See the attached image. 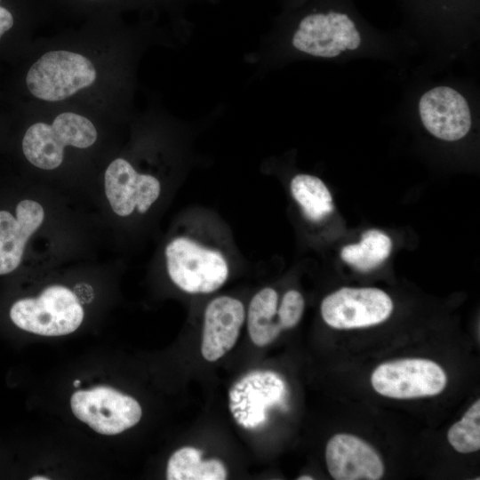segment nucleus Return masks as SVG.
<instances>
[{
    "mask_svg": "<svg viewBox=\"0 0 480 480\" xmlns=\"http://www.w3.org/2000/svg\"><path fill=\"white\" fill-rule=\"evenodd\" d=\"M164 254L171 280L185 292H213L228 277V262L223 252L194 237L173 238Z\"/></svg>",
    "mask_w": 480,
    "mask_h": 480,
    "instance_id": "nucleus-1",
    "label": "nucleus"
},
{
    "mask_svg": "<svg viewBox=\"0 0 480 480\" xmlns=\"http://www.w3.org/2000/svg\"><path fill=\"white\" fill-rule=\"evenodd\" d=\"M10 317L19 328L44 336L65 335L76 331L84 318L76 296L61 285L49 286L36 299L17 300Z\"/></svg>",
    "mask_w": 480,
    "mask_h": 480,
    "instance_id": "nucleus-2",
    "label": "nucleus"
},
{
    "mask_svg": "<svg viewBox=\"0 0 480 480\" xmlns=\"http://www.w3.org/2000/svg\"><path fill=\"white\" fill-rule=\"evenodd\" d=\"M96 79V70L86 57L68 51L44 53L29 68L26 83L36 98L47 101L63 100Z\"/></svg>",
    "mask_w": 480,
    "mask_h": 480,
    "instance_id": "nucleus-3",
    "label": "nucleus"
},
{
    "mask_svg": "<svg viewBox=\"0 0 480 480\" xmlns=\"http://www.w3.org/2000/svg\"><path fill=\"white\" fill-rule=\"evenodd\" d=\"M286 384L277 372L255 370L239 378L228 391V407L235 421L245 429L261 428L268 412L285 405Z\"/></svg>",
    "mask_w": 480,
    "mask_h": 480,
    "instance_id": "nucleus-4",
    "label": "nucleus"
},
{
    "mask_svg": "<svg viewBox=\"0 0 480 480\" xmlns=\"http://www.w3.org/2000/svg\"><path fill=\"white\" fill-rule=\"evenodd\" d=\"M374 390L387 397L412 399L441 393L447 377L436 362L404 358L380 364L371 377Z\"/></svg>",
    "mask_w": 480,
    "mask_h": 480,
    "instance_id": "nucleus-5",
    "label": "nucleus"
},
{
    "mask_svg": "<svg viewBox=\"0 0 480 480\" xmlns=\"http://www.w3.org/2000/svg\"><path fill=\"white\" fill-rule=\"evenodd\" d=\"M70 404L80 420L104 435L119 434L133 427L142 414L134 398L104 386L75 392Z\"/></svg>",
    "mask_w": 480,
    "mask_h": 480,
    "instance_id": "nucleus-6",
    "label": "nucleus"
},
{
    "mask_svg": "<svg viewBox=\"0 0 480 480\" xmlns=\"http://www.w3.org/2000/svg\"><path fill=\"white\" fill-rule=\"evenodd\" d=\"M392 311L391 298L384 291L371 287H343L321 303L324 321L335 329L373 326L387 320Z\"/></svg>",
    "mask_w": 480,
    "mask_h": 480,
    "instance_id": "nucleus-7",
    "label": "nucleus"
},
{
    "mask_svg": "<svg viewBox=\"0 0 480 480\" xmlns=\"http://www.w3.org/2000/svg\"><path fill=\"white\" fill-rule=\"evenodd\" d=\"M105 191L113 211L125 217L135 209L146 212L159 197L161 185L156 177L139 173L129 162L117 158L106 170Z\"/></svg>",
    "mask_w": 480,
    "mask_h": 480,
    "instance_id": "nucleus-8",
    "label": "nucleus"
},
{
    "mask_svg": "<svg viewBox=\"0 0 480 480\" xmlns=\"http://www.w3.org/2000/svg\"><path fill=\"white\" fill-rule=\"evenodd\" d=\"M424 127L435 137L453 141L462 139L471 126V114L465 98L447 86L425 92L419 102Z\"/></svg>",
    "mask_w": 480,
    "mask_h": 480,
    "instance_id": "nucleus-9",
    "label": "nucleus"
},
{
    "mask_svg": "<svg viewBox=\"0 0 480 480\" xmlns=\"http://www.w3.org/2000/svg\"><path fill=\"white\" fill-rule=\"evenodd\" d=\"M325 460L335 480H379L384 474L383 461L375 449L350 434H337L328 441Z\"/></svg>",
    "mask_w": 480,
    "mask_h": 480,
    "instance_id": "nucleus-10",
    "label": "nucleus"
},
{
    "mask_svg": "<svg viewBox=\"0 0 480 480\" xmlns=\"http://www.w3.org/2000/svg\"><path fill=\"white\" fill-rule=\"evenodd\" d=\"M244 304L230 296H220L207 305L204 316L201 353L214 362L236 344L244 322Z\"/></svg>",
    "mask_w": 480,
    "mask_h": 480,
    "instance_id": "nucleus-11",
    "label": "nucleus"
},
{
    "mask_svg": "<svg viewBox=\"0 0 480 480\" xmlns=\"http://www.w3.org/2000/svg\"><path fill=\"white\" fill-rule=\"evenodd\" d=\"M44 212L37 202L22 200L16 206V217L0 211V275L20 265L26 244L44 220Z\"/></svg>",
    "mask_w": 480,
    "mask_h": 480,
    "instance_id": "nucleus-12",
    "label": "nucleus"
},
{
    "mask_svg": "<svg viewBox=\"0 0 480 480\" xmlns=\"http://www.w3.org/2000/svg\"><path fill=\"white\" fill-rule=\"evenodd\" d=\"M203 452L184 446L170 457L166 468L168 480H225L227 468L219 459L203 460Z\"/></svg>",
    "mask_w": 480,
    "mask_h": 480,
    "instance_id": "nucleus-13",
    "label": "nucleus"
},
{
    "mask_svg": "<svg viewBox=\"0 0 480 480\" xmlns=\"http://www.w3.org/2000/svg\"><path fill=\"white\" fill-rule=\"evenodd\" d=\"M277 292L270 287L258 292L252 299L247 312V327L252 341L264 347L274 341L283 330L276 320Z\"/></svg>",
    "mask_w": 480,
    "mask_h": 480,
    "instance_id": "nucleus-14",
    "label": "nucleus"
},
{
    "mask_svg": "<svg viewBox=\"0 0 480 480\" xmlns=\"http://www.w3.org/2000/svg\"><path fill=\"white\" fill-rule=\"evenodd\" d=\"M65 145L52 125L36 123L26 132L22 149L26 158L35 166L52 170L60 165Z\"/></svg>",
    "mask_w": 480,
    "mask_h": 480,
    "instance_id": "nucleus-15",
    "label": "nucleus"
},
{
    "mask_svg": "<svg viewBox=\"0 0 480 480\" xmlns=\"http://www.w3.org/2000/svg\"><path fill=\"white\" fill-rule=\"evenodd\" d=\"M290 189L304 216L312 222L323 220L334 209L331 192L316 176L309 174L294 176L291 180Z\"/></svg>",
    "mask_w": 480,
    "mask_h": 480,
    "instance_id": "nucleus-16",
    "label": "nucleus"
},
{
    "mask_svg": "<svg viewBox=\"0 0 480 480\" xmlns=\"http://www.w3.org/2000/svg\"><path fill=\"white\" fill-rule=\"evenodd\" d=\"M392 241L378 229H369L362 234L359 243L344 246L341 259L357 270L366 272L380 266L389 256Z\"/></svg>",
    "mask_w": 480,
    "mask_h": 480,
    "instance_id": "nucleus-17",
    "label": "nucleus"
},
{
    "mask_svg": "<svg viewBox=\"0 0 480 480\" xmlns=\"http://www.w3.org/2000/svg\"><path fill=\"white\" fill-rule=\"evenodd\" d=\"M52 126L65 146L86 148L97 139V132L92 123L75 113L65 112L59 115Z\"/></svg>",
    "mask_w": 480,
    "mask_h": 480,
    "instance_id": "nucleus-18",
    "label": "nucleus"
},
{
    "mask_svg": "<svg viewBox=\"0 0 480 480\" xmlns=\"http://www.w3.org/2000/svg\"><path fill=\"white\" fill-rule=\"evenodd\" d=\"M450 444L460 453H469L480 449V400L476 401L448 430Z\"/></svg>",
    "mask_w": 480,
    "mask_h": 480,
    "instance_id": "nucleus-19",
    "label": "nucleus"
},
{
    "mask_svg": "<svg viewBox=\"0 0 480 480\" xmlns=\"http://www.w3.org/2000/svg\"><path fill=\"white\" fill-rule=\"evenodd\" d=\"M305 301L300 292H286L277 308V321L282 329H290L298 324L303 315Z\"/></svg>",
    "mask_w": 480,
    "mask_h": 480,
    "instance_id": "nucleus-20",
    "label": "nucleus"
},
{
    "mask_svg": "<svg viewBox=\"0 0 480 480\" xmlns=\"http://www.w3.org/2000/svg\"><path fill=\"white\" fill-rule=\"evenodd\" d=\"M13 25V16L9 10L1 6L0 0V38Z\"/></svg>",
    "mask_w": 480,
    "mask_h": 480,
    "instance_id": "nucleus-21",
    "label": "nucleus"
},
{
    "mask_svg": "<svg viewBox=\"0 0 480 480\" xmlns=\"http://www.w3.org/2000/svg\"><path fill=\"white\" fill-rule=\"evenodd\" d=\"M352 36V42L349 50H356L361 44V36L356 28L350 31Z\"/></svg>",
    "mask_w": 480,
    "mask_h": 480,
    "instance_id": "nucleus-22",
    "label": "nucleus"
},
{
    "mask_svg": "<svg viewBox=\"0 0 480 480\" xmlns=\"http://www.w3.org/2000/svg\"><path fill=\"white\" fill-rule=\"evenodd\" d=\"M297 479L298 480H313L314 478L310 476H300Z\"/></svg>",
    "mask_w": 480,
    "mask_h": 480,
    "instance_id": "nucleus-23",
    "label": "nucleus"
},
{
    "mask_svg": "<svg viewBox=\"0 0 480 480\" xmlns=\"http://www.w3.org/2000/svg\"><path fill=\"white\" fill-rule=\"evenodd\" d=\"M30 479L31 480H48L49 478L46 476H33Z\"/></svg>",
    "mask_w": 480,
    "mask_h": 480,
    "instance_id": "nucleus-24",
    "label": "nucleus"
},
{
    "mask_svg": "<svg viewBox=\"0 0 480 480\" xmlns=\"http://www.w3.org/2000/svg\"><path fill=\"white\" fill-rule=\"evenodd\" d=\"M79 383H80V380H77L74 381V386H75V387H78V386H79Z\"/></svg>",
    "mask_w": 480,
    "mask_h": 480,
    "instance_id": "nucleus-25",
    "label": "nucleus"
}]
</instances>
